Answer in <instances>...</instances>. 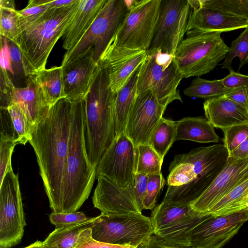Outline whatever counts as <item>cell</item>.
<instances>
[{"label":"cell","instance_id":"60d3db41","mask_svg":"<svg viewBox=\"0 0 248 248\" xmlns=\"http://www.w3.org/2000/svg\"><path fill=\"white\" fill-rule=\"evenodd\" d=\"M0 108H7L11 104L13 89L15 87L7 71L0 70Z\"/></svg>","mask_w":248,"mask_h":248},{"label":"cell","instance_id":"ee69618b","mask_svg":"<svg viewBox=\"0 0 248 248\" xmlns=\"http://www.w3.org/2000/svg\"><path fill=\"white\" fill-rule=\"evenodd\" d=\"M148 177L147 174L136 173L133 181L137 202L142 211L143 210L142 202L147 189Z\"/></svg>","mask_w":248,"mask_h":248},{"label":"cell","instance_id":"4fadbf2b","mask_svg":"<svg viewBox=\"0 0 248 248\" xmlns=\"http://www.w3.org/2000/svg\"><path fill=\"white\" fill-rule=\"evenodd\" d=\"M206 217L189 232L188 240L193 248H222L248 221V209Z\"/></svg>","mask_w":248,"mask_h":248},{"label":"cell","instance_id":"74e56055","mask_svg":"<svg viewBox=\"0 0 248 248\" xmlns=\"http://www.w3.org/2000/svg\"><path fill=\"white\" fill-rule=\"evenodd\" d=\"M49 218L50 222L57 228L82 223L91 217H87L82 212L76 211L67 213L52 212Z\"/></svg>","mask_w":248,"mask_h":248},{"label":"cell","instance_id":"681fc988","mask_svg":"<svg viewBox=\"0 0 248 248\" xmlns=\"http://www.w3.org/2000/svg\"><path fill=\"white\" fill-rule=\"evenodd\" d=\"M247 209H248V188L244 197L237 205L235 212H239Z\"/></svg>","mask_w":248,"mask_h":248},{"label":"cell","instance_id":"603a6c76","mask_svg":"<svg viewBox=\"0 0 248 248\" xmlns=\"http://www.w3.org/2000/svg\"><path fill=\"white\" fill-rule=\"evenodd\" d=\"M107 0H80L78 9L63 35L62 47L73 48L84 36Z\"/></svg>","mask_w":248,"mask_h":248},{"label":"cell","instance_id":"f1b7e54d","mask_svg":"<svg viewBox=\"0 0 248 248\" xmlns=\"http://www.w3.org/2000/svg\"><path fill=\"white\" fill-rule=\"evenodd\" d=\"M95 217L78 224L55 228L43 242L45 248H76L81 232L91 227Z\"/></svg>","mask_w":248,"mask_h":248},{"label":"cell","instance_id":"ac0fdd59","mask_svg":"<svg viewBox=\"0 0 248 248\" xmlns=\"http://www.w3.org/2000/svg\"><path fill=\"white\" fill-rule=\"evenodd\" d=\"M65 98L71 101L83 99L90 89L99 67L91 47L73 60L61 65Z\"/></svg>","mask_w":248,"mask_h":248},{"label":"cell","instance_id":"7c38bea8","mask_svg":"<svg viewBox=\"0 0 248 248\" xmlns=\"http://www.w3.org/2000/svg\"><path fill=\"white\" fill-rule=\"evenodd\" d=\"M184 76L174 58L169 62H158L155 55H147L140 66L137 93L151 90L159 103L166 108L174 100L183 103L178 86Z\"/></svg>","mask_w":248,"mask_h":248},{"label":"cell","instance_id":"1f68e13d","mask_svg":"<svg viewBox=\"0 0 248 248\" xmlns=\"http://www.w3.org/2000/svg\"><path fill=\"white\" fill-rule=\"evenodd\" d=\"M163 161L149 144L136 146L135 173L161 174Z\"/></svg>","mask_w":248,"mask_h":248},{"label":"cell","instance_id":"cb8c5ba5","mask_svg":"<svg viewBox=\"0 0 248 248\" xmlns=\"http://www.w3.org/2000/svg\"><path fill=\"white\" fill-rule=\"evenodd\" d=\"M34 129L21 110L15 105L0 108V139L16 145H25L31 139Z\"/></svg>","mask_w":248,"mask_h":248},{"label":"cell","instance_id":"52a82bcc","mask_svg":"<svg viewBox=\"0 0 248 248\" xmlns=\"http://www.w3.org/2000/svg\"><path fill=\"white\" fill-rule=\"evenodd\" d=\"M126 1L128 12L108 45L147 51L158 22L161 0Z\"/></svg>","mask_w":248,"mask_h":248},{"label":"cell","instance_id":"ffe728a7","mask_svg":"<svg viewBox=\"0 0 248 248\" xmlns=\"http://www.w3.org/2000/svg\"><path fill=\"white\" fill-rule=\"evenodd\" d=\"M248 27V20L228 16L209 8L200 7L190 11L186 35L221 33Z\"/></svg>","mask_w":248,"mask_h":248},{"label":"cell","instance_id":"e0dca14e","mask_svg":"<svg viewBox=\"0 0 248 248\" xmlns=\"http://www.w3.org/2000/svg\"><path fill=\"white\" fill-rule=\"evenodd\" d=\"M92 197L94 207L101 214H142L136 200L133 182L127 187H121L102 176Z\"/></svg>","mask_w":248,"mask_h":248},{"label":"cell","instance_id":"f907efd6","mask_svg":"<svg viewBox=\"0 0 248 248\" xmlns=\"http://www.w3.org/2000/svg\"><path fill=\"white\" fill-rule=\"evenodd\" d=\"M0 8L16 9L14 0H0Z\"/></svg>","mask_w":248,"mask_h":248},{"label":"cell","instance_id":"8fae6325","mask_svg":"<svg viewBox=\"0 0 248 248\" xmlns=\"http://www.w3.org/2000/svg\"><path fill=\"white\" fill-rule=\"evenodd\" d=\"M190 12L188 0H161L158 22L147 55L158 51L174 55L186 34Z\"/></svg>","mask_w":248,"mask_h":248},{"label":"cell","instance_id":"b9f144b4","mask_svg":"<svg viewBox=\"0 0 248 248\" xmlns=\"http://www.w3.org/2000/svg\"><path fill=\"white\" fill-rule=\"evenodd\" d=\"M7 40L9 50L10 64L13 75L21 77L25 76L20 50L14 42L7 39Z\"/></svg>","mask_w":248,"mask_h":248},{"label":"cell","instance_id":"7402d4cb","mask_svg":"<svg viewBox=\"0 0 248 248\" xmlns=\"http://www.w3.org/2000/svg\"><path fill=\"white\" fill-rule=\"evenodd\" d=\"M29 78L26 87H14L10 105L18 107L35 129L40 120L46 115L50 107L39 87Z\"/></svg>","mask_w":248,"mask_h":248},{"label":"cell","instance_id":"ab89813d","mask_svg":"<svg viewBox=\"0 0 248 248\" xmlns=\"http://www.w3.org/2000/svg\"><path fill=\"white\" fill-rule=\"evenodd\" d=\"M16 145L11 141L0 139V184L12 164V155Z\"/></svg>","mask_w":248,"mask_h":248},{"label":"cell","instance_id":"d4e9b609","mask_svg":"<svg viewBox=\"0 0 248 248\" xmlns=\"http://www.w3.org/2000/svg\"><path fill=\"white\" fill-rule=\"evenodd\" d=\"M175 141L188 140L199 143L218 142L219 137L208 120L202 117H187L176 122Z\"/></svg>","mask_w":248,"mask_h":248},{"label":"cell","instance_id":"c3c4849f","mask_svg":"<svg viewBox=\"0 0 248 248\" xmlns=\"http://www.w3.org/2000/svg\"><path fill=\"white\" fill-rule=\"evenodd\" d=\"M78 0H46V4L50 9L59 8L71 5L77 2Z\"/></svg>","mask_w":248,"mask_h":248},{"label":"cell","instance_id":"4316f807","mask_svg":"<svg viewBox=\"0 0 248 248\" xmlns=\"http://www.w3.org/2000/svg\"><path fill=\"white\" fill-rule=\"evenodd\" d=\"M29 77L39 87L49 107L65 98L62 66L45 68Z\"/></svg>","mask_w":248,"mask_h":248},{"label":"cell","instance_id":"836d02e7","mask_svg":"<svg viewBox=\"0 0 248 248\" xmlns=\"http://www.w3.org/2000/svg\"><path fill=\"white\" fill-rule=\"evenodd\" d=\"M229 50L221 64V68L232 69V60L238 57L240 60L239 69L248 62V27L231 44Z\"/></svg>","mask_w":248,"mask_h":248},{"label":"cell","instance_id":"ba28073f","mask_svg":"<svg viewBox=\"0 0 248 248\" xmlns=\"http://www.w3.org/2000/svg\"><path fill=\"white\" fill-rule=\"evenodd\" d=\"M91 230L96 241L137 248L154 232L151 218L142 214H101L95 217Z\"/></svg>","mask_w":248,"mask_h":248},{"label":"cell","instance_id":"44dd1931","mask_svg":"<svg viewBox=\"0 0 248 248\" xmlns=\"http://www.w3.org/2000/svg\"><path fill=\"white\" fill-rule=\"evenodd\" d=\"M203 109L206 118L215 128L223 130L248 124V110L224 95L205 100Z\"/></svg>","mask_w":248,"mask_h":248},{"label":"cell","instance_id":"7bdbcfd3","mask_svg":"<svg viewBox=\"0 0 248 248\" xmlns=\"http://www.w3.org/2000/svg\"><path fill=\"white\" fill-rule=\"evenodd\" d=\"M229 71L230 74L221 79L225 88L233 90L248 86V76L235 72L232 68Z\"/></svg>","mask_w":248,"mask_h":248},{"label":"cell","instance_id":"e575fe53","mask_svg":"<svg viewBox=\"0 0 248 248\" xmlns=\"http://www.w3.org/2000/svg\"><path fill=\"white\" fill-rule=\"evenodd\" d=\"M0 35L14 42L19 32L18 11L0 8Z\"/></svg>","mask_w":248,"mask_h":248},{"label":"cell","instance_id":"8992f818","mask_svg":"<svg viewBox=\"0 0 248 248\" xmlns=\"http://www.w3.org/2000/svg\"><path fill=\"white\" fill-rule=\"evenodd\" d=\"M229 49L221 32L202 33L186 36L174 57L184 78L199 77L214 70Z\"/></svg>","mask_w":248,"mask_h":248},{"label":"cell","instance_id":"9a60e30c","mask_svg":"<svg viewBox=\"0 0 248 248\" xmlns=\"http://www.w3.org/2000/svg\"><path fill=\"white\" fill-rule=\"evenodd\" d=\"M166 108L150 90L137 93L130 111L124 134L135 146L149 144Z\"/></svg>","mask_w":248,"mask_h":248},{"label":"cell","instance_id":"f546056e","mask_svg":"<svg viewBox=\"0 0 248 248\" xmlns=\"http://www.w3.org/2000/svg\"><path fill=\"white\" fill-rule=\"evenodd\" d=\"M176 134V122L162 117L149 142L162 160L175 141Z\"/></svg>","mask_w":248,"mask_h":248},{"label":"cell","instance_id":"f35d334b","mask_svg":"<svg viewBox=\"0 0 248 248\" xmlns=\"http://www.w3.org/2000/svg\"><path fill=\"white\" fill-rule=\"evenodd\" d=\"M91 227L83 230L79 237L76 248H137L131 246L113 245L96 241L91 235Z\"/></svg>","mask_w":248,"mask_h":248},{"label":"cell","instance_id":"5bb4252c","mask_svg":"<svg viewBox=\"0 0 248 248\" xmlns=\"http://www.w3.org/2000/svg\"><path fill=\"white\" fill-rule=\"evenodd\" d=\"M136 146L125 134L117 137L96 169V177H106L121 187H128L135 174Z\"/></svg>","mask_w":248,"mask_h":248},{"label":"cell","instance_id":"d6986e66","mask_svg":"<svg viewBox=\"0 0 248 248\" xmlns=\"http://www.w3.org/2000/svg\"><path fill=\"white\" fill-rule=\"evenodd\" d=\"M147 56L145 50L108 45L99 61L103 62L107 67L110 86L114 93H117L124 86Z\"/></svg>","mask_w":248,"mask_h":248},{"label":"cell","instance_id":"bcb514c9","mask_svg":"<svg viewBox=\"0 0 248 248\" xmlns=\"http://www.w3.org/2000/svg\"><path fill=\"white\" fill-rule=\"evenodd\" d=\"M140 248H193L178 246L171 245L166 243L155 235H152L149 239L141 246Z\"/></svg>","mask_w":248,"mask_h":248},{"label":"cell","instance_id":"83f0119b","mask_svg":"<svg viewBox=\"0 0 248 248\" xmlns=\"http://www.w3.org/2000/svg\"><path fill=\"white\" fill-rule=\"evenodd\" d=\"M197 213L190 204L162 201L152 212L151 219L154 232L163 230Z\"/></svg>","mask_w":248,"mask_h":248},{"label":"cell","instance_id":"d6a6232c","mask_svg":"<svg viewBox=\"0 0 248 248\" xmlns=\"http://www.w3.org/2000/svg\"><path fill=\"white\" fill-rule=\"evenodd\" d=\"M200 7L248 20V0H199Z\"/></svg>","mask_w":248,"mask_h":248},{"label":"cell","instance_id":"3957f363","mask_svg":"<svg viewBox=\"0 0 248 248\" xmlns=\"http://www.w3.org/2000/svg\"><path fill=\"white\" fill-rule=\"evenodd\" d=\"M115 97L110 86L107 67L99 61L90 89L83 98V110L85 149L90 164L96 169L116 138Z\"/></svg>","mask_w":248,"mask_h":248},{"label":"cell","instance_id":"816d5d0a","mask_svg":"<svg viewBox=\"0 0 248 248\" xmlns=\"http://www.w3.org/2000/svg\"><path fill=\"white\" fill-rule=\"evenodd\" d=\"M23 248H45V247L43 242L38 240L29 246Z\"/></svg>","mask_w":248,"mask_h":248},{"label":"cell","instance_id":"30bf717a","mask_svg":"<svg viewBox=\"0 0 248 248\" xmlns=\"http://www.w3.org/2000/svg\"><path fill=\"white\" fill-rule=\"evenodd\" d=\"M26 225L18 176L11 164L0 184V248L17 245Z\"/></svg>","mask_w":248,"mask_h":248},{"label":"cell","instance_id":"484cf974","mask_svg":"<svg viewBox=\"0 0 248 248\" xmlns=\"http://www.w3.org/2000/svg\"><path fill=\"white\" fill-rule=\"evenodd\" d=\"M140 66L133 72L124 86L116 93L114 103L116 138L125 133L128 117L137 93V81Z\"/></svg>","mask_w":248,"mask_h":248},{"label":"cell","instance_id":"f6af8a7d","mask_svg":"<svg viewBox=\"0 0 248 248\" xmlns=\"http://www.w3.org/2000/svg\"><path fill=\"white\" fill-rule=\"evenodd\" d=\"M224 96L248 110V86L235 89Z\"/></svg>","mask_w":248,"mask_h":248},{"label":"cell","instance_id":"d590c367","mask_svg":"<svg viewBox=\"0 0 248 248\" xmlns=\"http://www.w3.org/2000/svg\"><path fill=\"white\" fill-rule=\"evenodd\" d=\"M222 130L223 144L228 154L239 146L248 137V124L235 125Z\"/></svg>","mask_w":248,"mask_h":248},{"label":"cell","instance_id":"8d00e7d4","mask_svg":"<svg viewBox=\"0 0 248 248\" xmlns=\"http://www.w3.org/2000/svg\"><path fill=\"white\" fill-rule=\"evenodd\" d=\"M165 184L162 173L148 175L146 192L142 202L143 209L153 210L155 207L156 198Z\"/></svg>","mask_w":248,"mask_h":248},{"label":"cell","instance_id":"7a4b0ae2","mask_svg":"<svg viewBox=\"0 0 248 248\" xmlns=\"http://www.w3.org/2000/svg\"><path fill=\"white\" fill-rule=\"evenodd\" d=\"M228 157L227 149L220 143L176 155L170 164L167 190L162 201L190 204L210 185Z\"/></svg>","mask_w":248,"mask_h":248},{"label":"cell","instance_id":"5b68a950","mask_svg":"<svg viewBox=\"0 0 248 248\" xmlns=\"http://www.w3.org/2000/svg\"><path fill=\"white\" fill-rule=\"evenodd\" d=\"M79 1L68 6L49 9L19 32L14 42L21 52L25 77L46 68L52 48L65 33Z\"/></svg>","mask_w":248,"mask_h":248},{"label":"cell","instance_id":"6da1fadb","mask_svg":"<svg viewBox=\"0 0 248 248\" xmlns=\"http://www.w3.org/2000/svg\"><path fill=\"white\" fill-rule=\"evenodd\" d=\"M72 101L61 99L50 107L29 141L53 212L59 213L62 181L70 131Z\"/></svg>","mask_w":248,"mask_h":248},{"label":"cell","instance_id":"277c9868","mask_svg":"<svg viewBox=\"0 0 248 248\" xmlns=\"http://www.w3.org/2000/svg\"><path fill=\"white\" fill-rule=\"evenodd\" d=\"M83 99L72 101L68 148L62 181L60 213L76 212L88 199L96 177L84 146Z\"/></svg>","mask_w":248,"mask_h":248},{"label":"cell","instance_id":"2e32d148","mask_svg":"<svg viewBox=\"0 0 248 248\" xmlns=\"http://www.w3.org/2000/svg\"><path fill=\"white\" fill-rule=\"evenodd\" d=\"M248 176V158L235 159L228 156L227 161L210 185L190 204L192 210L206 214L220 200Z\"/></svg>","mask_w":248,"mask_h":248},{"label":"cell","instance_id":"9c48e42d","mask_svg":"<svg viewBox=\"0 0 248 248\" xmlns=\"http://www.w3.org/2000/svg\"><path fill=\"white\" fill-rule=\"evenodd\" d=\"M128 10L126 0H107L84 36L73 48L65 52L61 65L73 60L90 47L92 48L94 61L99 62Z\"/></svg>","mask_w":248,"mask_h":248},{"label":"cell","instance_id":"7dc6e473","mask_svg":"<svg viewBox=\"0 0 248 248\" xmlns=\"http://www.w3.org/2000/svg\"><path fill=\"white\" fill-rule=\"evenodd\" d=\"M228 156L235 159L248 158V137L239 146L229 153Z\"/></svg>","mask_w":248,"mask_h":248},{"label":"cell","instance_id":"4dcf8cb0","mask_svg":"<svg viewBox=\"0 0 248 248\" xmlns=\"http://www.w3.org/2000/svg\"><path fill=\"white\" fill-rule=\"evenodd\" d=\"M234 90V89H233ZM233 90L225 88L221 79L210 80L196 77L183 93L190 97H196L205 100L226 95Z\"/></svg>","mask_w":248,"mask_h":248}]
</instances>
